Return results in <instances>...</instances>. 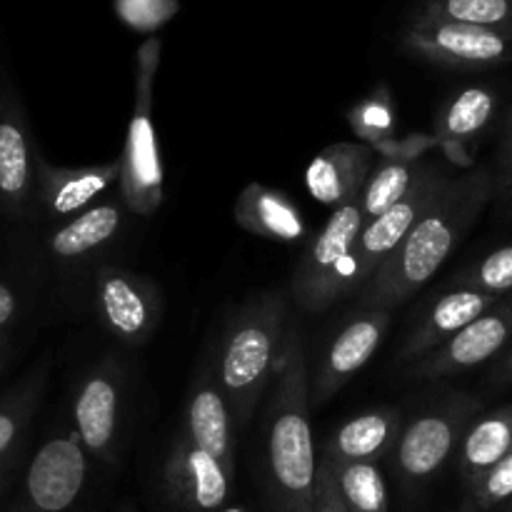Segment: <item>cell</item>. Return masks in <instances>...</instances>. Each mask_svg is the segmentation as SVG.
Returning <instances> with one entry per match:
<instances>
[{"label": "cell", "instance_id": "6da1fadb", "mask_svg": "<svg viewBox=\"0 0 512 512\" xmlns=\"http://www.w3.org/2000/svg\"><path fill=\"white\" fill-rule=\"evenodd\" d=\"M495 193L493 170L478 168L453 178L413 225L400 248L358 293L363 310H393L413 298L455 253Z\"/></svg>", "mask_w": 512, "mask_h": 512}, {"label": "cell", "instance_id": "7a4b0ae2", "mask_svg": "<svg viewBox=\"0 0 512 512\" xmlns=\"http://www.w3.org/2000/svg\"><path fill=\"white\" fill-rule=\"evenodd\" d=\"M310 373L303 335L288 343L263 413V483L270 512H313L318 460L310 430Z\"/></svg>", "mask_w": 512, "mask_h": 512}, {"label": "cell", "instance_id": "3957f363", "mask_svg": "<svg viewBox=\"0 0 512 512\" xmlns=\"http://www.w3.org/2000/svg\"><path fill=\"white\" fill-rule=\"evenodd\" d=\"M288 300L268 290L240 305L220 340L218 383L233 413L235 428H245L273 385L288 343Z\"/></svg>", "mask_w": 512, "mask_h": 512}, {"label": "cell", "instance_id": "277c9868", "mask_svg": "<svg viewBox=\"0 0 512 512\" xmlns=\"http://www.w3.org/2000/svg\"><path fill=\"white\" fill-rule=\"evenodd\" d=\"M160 38H148L138 50L135 68V103L120 153V198L130 213L150 218L158 213L165 198L163 160L158 150V135L153 125V85L160 65Z\"/></svg>", "mask_w": 512, "mask_h": 512}, {"label": "cell", "instance_id": "5b68a950", "mask_svg": "<svg viewBox=\"0 0 512 512\" xmlns=\"http://www.w3.org/2000/svg\"><path fill=\"white\" fill-rule=\"evenodd\" d=\"M363 228V200L355 198L335 208L303 250L290 290L305 313H325L345 295L355 293V245Z\"/></svg>", "mask_w": 512, "mask_h": 512}, {"label": "cell", "instance_id": "8992f818", "mask_svg": "<svg viewBox=\"0 0 512 512\" xmlns=\"http://www.w3.org/2000/svg\"><path fill=\"white\" fill-rule=\"evenodd\" d=\"M88 450L73 423L50 428L20 475V488L3 512H70L88 483Z\"/></svg>", "mask_w": 512, "mask_h": 512}, {"label": "cell", "instance_id": "52a82bcc", "mask_svg": "<svg viewBox=\"0 0 512 512\" xmlns=\"http://www.w3.org/2000/svg\"><path fill=\"white\" fill-rule=\"evenodd\" d=\"M480 410L483 403L475 395L450 393L405 425L395 445V473L405 488H420L448 465Z\"/></svg>", "mask_w": 512, "mask_h": 512}, {"label": "cell", "instance_id": "ba28073f", "mask_svg": "<svg viewBox=\"0 0 512 512\" xmlns=\"http://www.w3.org/2000/svg\"><path fill=\"white\" fill-rule=\"evenodd\" d=\"M90 308L118 343L138 348L153 338L163 320V293L148 275L100 265L90 278Z\"/></svg>", "mask_w": 512, "mask_h": 512}, {"label": "cell", "instance_id": "9c48e42d", "mask_svg": "<svg viewBox=\"0 0 512 512\" xmlns=\"http://www.w3.org/2000/svg\"><path fill=\"white\" fill-rule=\"evenodd\" d=\"M40 158L28 113L8 75L0 73V218L8 223L30 225Z\"/></svg>", "mask_w": 512, "mask_h": 512}, {"label": "cell", "instance_id": "30bf717a", "mask_svg": "<svg viewBox=\"0 0 512 512\" xmlns=\"http://www.w3.org/2000/svg\"><path fill=\"white\" fill-rule=\"evenodd\" d=\"M403 48L440 68L485 70L510 63L512 33L413 15L403 30Z\"/></svg>", "mask_w": 512, "mask_h": 512}, {"label": "cell", "instance_id": "8fae6325", "mask_svg": "<svg viewBox=\"0 0 512 512\" xmlns=\"http://www.w3.org/2000/svg\"><path fill=\"white\" fill-rule=\"evenodd\" d=\"M125 370L115 358H103L83 373L70 398V423L90 458L115 463L123 433Z\"/></svg>", "mask_w": 512, "mask_h": 512}, {"label": "cell", "instance_id": "7c38bea8", "mask_svg": "<svg viewBox=\"0 0 512 512\" xmlns=\"http://www.w3.org/2000/svg\"><path fill=\"white\" fill-rule=\"evenodd\" d=\"M450 175L433 160H423L415 178L413 188L405 193L403 200L385 210L380 218L365 223L355 245V293L363 290V285L378 273L380 265L400 248L413 225L425 215V210L440 198L450 183Z\"/></svg>", "mask_w": 512, "mask_h": 512}, {"label": "cell", "instance_id": "4fadbf2b", "mask_svg": "<svg viewBox=\"0 0 512 512\" xmlns=\"http://www.w3.org/2000/svg\"><path fill=\"white\" fill-rule=\"evenodd\" d=\"M390 320V310L363 308L345 320L343 328L325 345L318 368L310 375V403H328L345 383H350L353 375L368 365L388 335Z\"/></svg>", "mask_w": 512, "mask_h": 512}, {"label": "cell", "instance_id": "5bb4252c", "mask_svg": "<svg viewBox=\"0 0 512 512\" xmlns=\"http://www.w3.org/2000/svg\"><path fill=\"white\" fill-rule=\"evenodd\" d=\"M512 345V293L505 295L493 310L460 330L443 348L433 350L408 370L410 380H438L448 375L468 373L505 353Z\"/></svg>", "mask_w": 512, "mask_h": 512}, {"label": "cell", "instance_id": "9a60e30c", "mask_svg": "<svg viewBox=\"0 0 512 512\" xmlns=\"http://www.w3.org/2000/svg\"><path fill=\"white\" fill-rule=\"evenodd\" d=\"M120 180V163L85 165V168H58L48 160L40 158L38 163V190H35V205L30 225H53L75 218L105 193L113 183Z\"/></svg>", "mask_w": 512, "mask_h": 512}, {"label": "cell", "instance_id": "2e32d148", "mask_svg": "<svg viewBox=\"0 0 512 512\" xmlns=\"http://www.w3.org/2000/svg\"><path fill=\"white\" fill-rule=\"evenodd\" d=\"M163 483L180 510L220 512L228 505L233 475L178 430L165 458Z\"/></svg>", "mask_w": 512, "mask_h": 512}, {"label": "cell", "instance_id": "e0dca14e", "mask_svg": "<svg viewBox=\"0 0 512 512\" xmlns=\"http://www.w3.org/2000/svg\"><path fill=\"white\" fill-rule=\"evenodd\" d=\"M180 433L235 475V420L213 363H205L190 383Z\"/></svg>", "mask_w": 512, "mask_h": 512}, {"label": "cell", "instance_id": "ac0fdd59", "mask_svg": "<svg viewBox=\"0 0 512 512\" xmlns=\"http://www.w3.org/2000/svg\"><path fill=\"white\" fill-rule=\"evenodd\" d=\"M128 213V205L120 195L115 200L90 205L75 218L45 230V255L58 268H75L83 260L103 253L110 243L120 238L128 223Z\"/></svg>", "mask_w": 512, "mask_h": 512}, {"label": "cell", "instance_id": "d6986e66", "mask_svg": "<svg viewBox=\"0 0 512 512\" xmlns=\"http://www.w3.org/2000/svg\"><path fill=\"white\" fill-rule=\"evenodd\" d=\"M503 298L505 295L480 293V290L448 288L415 320L413 330L408 333L403 350H400V360L403 363H418V360H423L433 350L443 348L450 338H455L460 330H465L470 323L483 318Z\"/></svg>", "mask_w": 512, "mask_h": 512}, {"label": "cell", "instance_id": "ffe728a7", "mask_svg": "<svg viewBox=\"0 0 512 512\" xmlns=\"http://www.w3.org/2000/svg\"><path fill=\"white\" fill-rule=\"evenodd\" d=\"M375 168V150L365 143H333L320 150L305 170L308 193L328 208L360 198Z\"/></svg>", "mask_w": 512, "mask_h": 512}, {"label": "cell", "instance_id": "44dd1931", "mask_svg": "<svg viewBox=\"0 0 512 512\" xmlns=\"http://www.w3.org/2000/svg\"><path fill=\"white\" fill-rule=\"evenodd\" d=\"M498 110V95L485 85H470L460 93L450 95L440 105L433 123V138L438 140V150L445 158L458 165H473L470 145L480 140V135L493 123Z\"/></svg>", "mask_w": 512, "mask_h": 512}, {"label": "cell", "instance_id": "7402d4cb", "mask_svg": "<svg viewBox=\"0 0 512 512\" xmlns=\"http://www.w3.org/2000/svg\"><path fill=\"white\" fill-rule=\"evenodd\" d=\"M403 428V413L398 408L383 405L365 410L330 435L323 458L335 465L380 463L390 450H395Z\"/></svg>", "mask_w": 512, "mask_h": 512}, {"label": "cell", "instance_id": "603a6c76", "mask_svg": "<svg viewBox=\"0 0 512 512\" xmlns=\"http://www.w3.org/2000/svg\"><path fill=\"white\" fill-rule=\"evenodd\" d=\"M235 223L248 233L278 243H303L308 225L303 213L283 190L250 183L235 200Z\"/></svg>", "mask_w": 512, "mask_h": 512}, {"label": "cell", "instance_id": "cb8c5ba5", "mask_svg": "<svg viewBox=\"0 0 512 512\" xmlns=\"http://www.w3.org/2000/svg\"><path fill=\"white\" fill-rule=\"evenodd\" d=\"M48 375L50 358H43L0 395V465L25 453V438L48 390Z\"/></svg>", "mask_w": 512, "mask_h": 512}, {"label": "cell", "instance_id": "d4e9b609", "mask_svg": "<svg viewBox=\"0 0 512 512\" xmlns=\"http://www.w3.org/2000/svg\"><path fill=\"white\" fill-rule=\"evenodd\" d=\"M512 453V405L485 413L470 423L458 450V470L465 485L478 480Z\"/></svg>", "mask_w": 512, "mask_h": 512}, {"label": "cell", "instance_id": "484cf974", "mask_svg": "<svg viewBox=\"0 0 512 512\" xmlns=\"http://www.w3.org/2000/svg\"><path fill=\"white\" fill-rule=\"evenodd\" d=\"M423 160H400V158H380L375 163L373 173L365 180V188L360 200H363L365 223L380 218L385 210L393 208L398 200L405 198L413 188L415 178Z\"/></svg>", "mask_w": 512, "mask_h": 512}, {"label": "cell", "instance_id": "4316f807", "mask_svg": "<svg viewBox=\"0 0 512 512\" xmlns=\"http://www.w3.org/2000/svg\"><path fill=\"white\" fill-rule=\"evenodd\" d=\"M415 18L448 20L512 33V0H423Z\"/></svg>", "mask_w": 512, "mask_h": 512}, {"label": "cell", "instance_id": "83f0119b", "mask_svg": "<svg viewBox=\"0 0 512 512\" xmlns=\"http://www.w3.org/2000/svg\"><path fill=\"white\" fill-rule=\"evenodd\" d=\"M333 468L350 512H388V488L378 463H333Z\"/></svg>", "mask_w": 512, "mask_h": 512}, {"label": "cell", "instance_id": "f1b7e54d", "mask_svg": "<svg viewBox=\"0 0 512 512\" xmlns=\"http://www.w3.org/2000/svg\"><path fill=\"white\" fill-rule=\"evenodd\" d=\"M348 123L353 133L365 145L375 148L395 138V105L393 95L385 85L375 88L368 98L355 103L348 113Z\"/></svg>", "mask_w": 512, "mask_h": 512}, {"label": "cell", "instance_id": "f546056e", "mask_svg": "<svg viewBox=\"0 0 512 512\" xmlns=\"http://www.w3.org/2000/svg\"><path fill=\"white\" fill-rule=\"evenodd\" d=\"M448 288L480 290V293L508 295L512 293V245L493 250L478 263H470L468 268L458 270L448 280Z\"/></svg>", "mask_w": 512, "mask_h": 512}, {"label": "cell", "instance_id": "4dcf8cb0", "mask_svg": "<svg viewBox=\"0 0 512 512\" xmlns=\"http://www.w3.org/2000/svg\"><path fill=\"white\" fill-rule=\"evenodd\" d=\"M468 488V500H473L483 512L503 510L512 500V453L495 463L493 468L485 470L478 480H473Z\"/></svg>", "mask_w": 512, "mask_h": 512}, {"label": "cell", "instance_id": "1f68e13d", "mask_svg": "<svg viewBox=\"0 0 512 512\" xmlns=\"http://www.w3.org/2000/svg\"><path fill=\"white\" fill-rule=\"evenodd\" d=\"M180 0H115V13L128 28L138 33H153L175 18Z\"/></svg>", "mask_w": 512, "mask_h": 512}, {"label": "cell", "instance_id": "d6a6232c", "mask_svg": "<svg viewBox=\"0 0 512 512\" xmlns=\"http://www.w3.org/2000/svg\"><path fill=\"white\" fill-rule=\"evenodd\" d=\"M30 300L28 283L18 275L0 273V335L13 333V325L25 313Z\"/></svg>", "mask_w": 512, "mask_h": 512}, {"label": "cell", "instance_id": "836d02e7", "mask_svg": "<svg viewBox=\"0 0 512 512\" xmlns=\"http://www.w3.org/2000/svg\"><path fill=\"white\" fill-rule=\"evenodd\" d=\"M313 512H350L340 493L338 475L328 458H320L318 480H315V510Z\"/></svg>", "mask_w": 512, "mask_h": 512}, {"label": "cell", "instance_id": "e575fe53", "mask_svg": "<svg viewBox=\"0 0 512 512\" xmlns=\"http://www.w3.org/2000/svg\"><path fill=\"white\" fill-rule=\"evenodd\" d=\"M495 193L500 198L512 193V113L505 120L503 128V140H500V150H498V160H495Z\"/></svg>", "mask_w": 512, "mask_h": 512}, {"label": "cell", "instance_id": "d590c367", "mask_svg": "<svg viewBox=\"0 0 512 512\" xmlns=\"http://www.w3.org/2000/svg\"><path fill=\"white\" fill-rule=\"evenodd\" d=\"M25 455V453H23ZM23 455H18V458L8 460V463L0 465V510H3V505L8 503L10 493H13L15 483H18V478L23 475Z\"/></svg>", "mask_w": 512, "mask_h": 512}, {"label": "cell", "instance_id": "8d00e7d4", "mask_svg": "<svg viewBox=\"0 0 512 512\" xmlns=\"http://www.w3.org/2000/svg\"><path fill=\"white\" fill-rule=\"evenodd\" d=\"M493 380L498 385H510L512 383V345L503 353L500 363L495 365L493 370Z\"/></svg>", "mask_w": 512, "mask_h": 512}, {"label": "cell", "instance_id": "74e56055", "mask_svg": "<svg viewBox=\"0 0 512 512\" xmlns=\"http://www.w3.org/2000/svg\"><path fill=\"white\" fill-rule=\"evenodd\" d=\"M10 358H13V333H3L0 335V375L10 365Z\"/></svg>", "mask_w": 512, "mask_h": 512}, {"label": "cell", "instance_id": "f35d334b", "mask_svg": "<svg viewBox=\"0 0 512 512\" xmlns=\"http://www.w3.org/2000/svg\"><path fill=\"white\" fill-rule=\"evenodd\" d=\"M460 512H483V510H480V508H478V505H475V503H473V500H468V503H465V505H463V510H460Z\"/></svg>", "mask_w": 512, "mask_h": 512}, {"label": "cell", "instance_id": "ab89813d", "mask_svg": "<svg viewBox=\"0 0 512 512\" xmlns=\"http://www.w3.org/2000/svg\"><path fill=\"white\" fill-rule=\"evenodd\" d=\"M220 512H245V508H243V505H225V508Z\"/></svg>", "mask_w": 512, "mask_h": 512}, {"label": "cell", "instance_id": "60d3db41", "mask_svg": "<svg viewBox=\"0 0 512 512\" xmlns=\"http://www.w3.org/2000/svg\"><path fill=\"white\" fill-rule=\"evenodd\" d=\"M118 512H135L133 508H130V505H123V508H120Z\"/></svg>", "mask_w": 512, "mask_h": 512}, {"label": "cell", "instance_id": "b9f144b4", "mask_svg": "<svg viewBox=\"0 0 512 512\" xmlns=\"http://www.w3.org/2000/svg\"><path fill=\"white\" fill-rule=\"evenodd\" d=\"M503 512H512V500H510L508 505H503Z\"/></svg>", "mask_w": 512, "mask_h": 512}, {"label": "cell", "instance_id": "7bdbcfd3", "mask_svg": "<svg viewBox=\"0 0 512 512\" xmlns=\"http://www.w3.org/2000/svg\"><path fill=\"white\" fill-rule=\"evenodd\" d=\"M3 508H5V505H3ZM0 512H3V510H0Z\"/></svg>", "mask_w": 512, "mask_h": 512}]
</instances>
